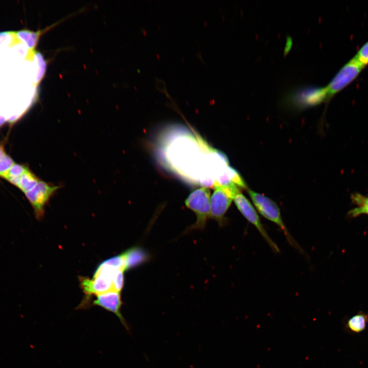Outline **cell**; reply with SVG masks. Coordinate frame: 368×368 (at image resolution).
Returning <instances> with one entry per match:
<instances>
[{"label": "cell", "mask_w": 368, "mask_h": 368, "mask_svg": "<svg viewBox=\"0 0 368 368\" xmlns=\"http://www.w3.org/2000/svg\"><path fill=\"white\" fill-rule=\"evenodd\" d=\"M328 99L326 87L303 85L288 91L283 98L284 103L296 110L317 105Z\"/></svg>", "instance_id": "2"}, {"label": "cell", "mask_w": 368, "mask_h": 368, "mask_svg": "<svg viewBox=\"0 0 368 368\" xmlns=\"http://www.w3.org/2000/svg\"><path fill=\"white\" fill-rule=\"evenodd\" d=\"M248 193L259 213L263 217L278 226L283 231L287 242L290 245L303 254V250L291 236L286 226L282 219L280 210L277 203L269 197L254 191L248 190Z\"/></svg>", "instance_id": "1"}, {"label": "cell", "mask_w": 368, "mask_h": 368, "mask_svg": "<svg viewBox=\"0 0 368 368\" xmlns=\"http://www.w3.org/2000/svg\"><path fill=\"white\" fill-rule=\"evenodd\" d=\"M40 180L28 168L21 175L17 187L25 194L33 189Z\"/></svg>", "instance_id": "11"}, {"label": "cell", "mask_w": 368, "mask_h": 368, "mask_svg": "<svg viewBox=\"0 0 368 368\" xmlns=\"http://www.w3.org/2000/svg\"><path fill=\"white\" fill-rule=\"evenodd\" d=\"M214 191L210 200V217L222 226L225 224V215L240 189L235 183L217 185H214Z\"/></svg>", "instance_id": "4"}, {"label": "cell", "mask_w": 368, "mask_h": 368, "mask_svg": "<svg viewBox=\"0 0 368 368\" xmlns=\"http://www.w3.org/2000/svg\"><path fill=\"white\" fill-rule=\"evenodd\" d=\"M60 188L59 186L40 179L33 189L25 193L36 219L40 220L44 216L46 205Z\"/></svg>", "instance_id": "5"}, {"label": "cell", "mask_w": 368, "mask_h": 368, "mask_svg": "<svg viewBox=\"0 0 368 368\" xmlns=\"http://www.w3.org/2000/svg\"><path fill=\"white\" fill-rule=\"evenodd\" d=\"M6 154L4 147L0 145V160Z\"/></svg>", "instance_id": "17"}, {"label": "cell", "mask_w": 368, "mask_h": 368, "mask_svg": "<svg viewBox=\"0 0 368 368\" xmlns=\"http://www.w3.org/2000/svg\"><path fill=\"white\" fill-rule=\"evenodd\" d=\"M40 34V32L35 33L29 31H22L19 33V35L26 40L29 47L31 48H33L36 45Z\"/></svg>", "instance_id": "14"}, {"label": "cell", "mask_w": 368, "mask_h": 368, "mask_svg": "<svg viewBox=\"0 0 368 368\" xmlns=\"http://www.w3.org/2000/svg\"><path fill=\"white\" fill-rule=\"evenodd\" d=\"M5 122V119L4 118V117L0 116V127L3 125Z\"/></svg>", "instance_id": "18"}, {"label": "cell", "mask_w": 368, "mask_h": 368, "mask_svg": "<svg viewBox=\"0 0 368 368\" xmlns=\"http://www.w3.org/2000/svg\"><path fill=\"white\" fill-rule=\"evenodd\" d=\"M125 261V270H129L146 262L149 259L148 254L140 247L135 246L122 254Z\"/></svg>", "instance_id": "9"}, {"label": "cell", "mask_w": 368, "mask_h": 368, "mask_svg": "<svg viewBox=\"0 0 368 368\" xmlns=\"http://www.w3.org/2000/svg\"><path fill=\"white\" fill-rule=\"evenodd\" d=\"M15 164L7 154L0 160V177L4 178L10 168Z\"/></svg>", "instance_id": "15"}, {"label": "cell", "mask_w": 368, "mask_h": 368, "mask_svg": "<svg viewBox=\"0 0 368 368\" xmlns=\"http://www.w3.org/2000/svg\"><path fill=\"white\" fill-rule=\"evenodd\" d=\"M354 57L364 66L368 64V41L360 48Z\"/></svg>", "instance_id": "16"}, {"label": "cell", "mask_w": 368, "mask_h": 368, "mask_svg": "<svg viewBox=\"0 0 368 368\" xmlns=\"http://www.w3.org/2000/svg\"><path fill=\"white\" fill-rule=\"evenodd\" d=\"M234 203L244 218L252 224L275 252H279L280 249L272 240L264 228L259 216L250 202L239 191L234 198Z\"/></svg>", "instance_id": "7"}, {"label": "cell", "mask_w": 368, "mask_h": 368, "mask_svg": "<svg viewBox=\"0 0 368 368\" xmlns=\"http://www.w3.org/2000/svg\"><path fill=\"white\" fill-rule=\"evenodd\" d=\"M364 66L354 57L346 63L326 86L328 99L336 94L354 81Z\"/></svg>", "instance_id": "6"}, {"label": "cell", "mask_w": 368, "mask_h": 368, "mask_svg": "<svg viewBox=\"0 0 368 368\" xmlns=\"http://www.w3.org/2000/svg\"><path fill=\"white\" fill-rule=\"evenodd\" d=\"M28 168L23 164H14L8 170L4 178L18 187L21 175Z\"/></svg>", "instance_id": "12"}, {"label": "cell", "mask_w": 368, "mask_h": 368, "mask_svg": "<svg viewBox=\"0 0 368 368\" xmlns=\"http://www.w3.org/2000/svg\"><path fill=\"white\" fill-rule=\"evenodd\" d=\"M211 192L208 187H202L193 191L185 200L186 206L196 215V222L185 232L203 229L210 217Z\"/></svg>", "instance_id": "3"}, {"label": "cell", "mask_w": 368, "mask_h": 368, "mask_svg": "<svg viewBox=\"0 0 368 368\" xmlns=\"http://www.w3.org/2000/svg\"><path fill=\"white\" fill-rule=\"evenodd\" d=\"M352 198L358 206L349 212L351 216L355 217L362 214H368V197L356 193L352 195Z\"/></svg>", "instance_id": "13"}, {"label": "cell", "mask_w": 368, "mask_h": 368, "mask_svg": "<svg viewBox=\"0 0 368 368\" xmlns=\"http://www.w3.org/2000/svg\"><path fill=\"white\" fill-rule=\"evenodd\" d=\"M122 304L120 292L115 291L97 295L93 302V305L102 307L114 314L124 327L128 330L127 324L121 312Z\"/></svg>", "instance_id": "8"}, {"label": "cell", "mask_w": 368, "mask_h": 368, "mask_svg": "<svg viewBox=\"0 0 368 368\" xmlns=\"http://www.w3.org/2000/svg\"><path fill=\"white\" fill-rule=\"evenodd\" d=\"M368 324V314L359 312L350 318L346 325L348 331L359 333L364 331Z\"/></svg>", "instance_id": "10"}]
</instances>
